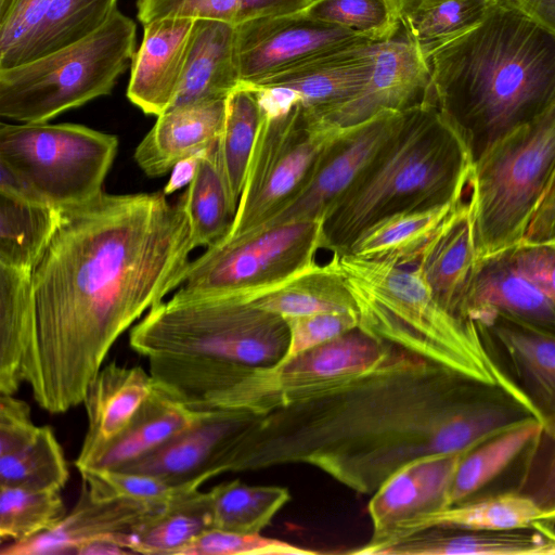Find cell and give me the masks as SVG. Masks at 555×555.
<instances>
[{
    "label": "cell",
    "instance_id": "32",
    "mask_svg": "<svg viewBox=\"0 0 555 555\" xmlns=\"http://www.w3.org/2000/svg\"><path fill=\"white\" fill-rule=\"evenodd\" d=\"M251 302L283 319L323 312L357 313L354 300L333 256L327 263L315 264L281 287L251 298Z\"/></svg>",
    "mask_w": 555,
    "mask_h": 555
},
{
    "label": "cell",
    "instance_id": "9",
    "mask_svg": "<svg viewBox=\"0 0 555 555\" xmlns=\"http://www.w3.org/2000/svg\"><path fill=\"white\" fill-rule=\"evenodd\" d=\"M393 347L354 328L285 362L223 365L195 411L229 410L261 417L327 382L374 369Z\"/></svg>",
    "mask_w": 555,
    "mask_h": 555
},
{
    "label": "cell",
    "instance_id": "30",
    "mask_svg": "<svg viewBox=\"0 0 555 555\" xmlns=\"http://www.w3.org/2000/svg\"><path fill=\"white\" fill-rule=\"evenodd\" d=\"M212 529L210 492L199 489L175 499L127 534L131 554L178 555L204 531Z\"/></svg>",
    "mask_w": 555,
    "mask_h": 555
},
{
    "label": "cell",
    "instance_id": "39",
    "mask_svg": "<svg viewBox=\"0 0 555 555\" xmlns=\"http://www.w3.org/2000/svg\"><path fill=\"white\" fill-rule=\"evenodd\" d=\"M117 0H50L24 63L73 44L100 28Z\"/></svg>",
    "mask_w": 555,
    "mask_h": 555
},
{
    "label": "cell",
    "instance_id": "22",
    "mask_svg": "<svg viewBox=\"0 0 555 555\" xmlns=\"http://www.w3.org/2000/svg\"><path fill=\"white\" fill-rule=\"evenodd\" d=\"M162 509L129 500L98 501L81 485L75 506L54 528L28 540L9 542L0 554H75L82 543L93 538L134 531Z\"/></svg>",
    "mask_w": 555,
    "mask_h": 555
},
{
    "label": "cell",
    "instance_id": "23",
    "mask_svg": "<svg viewBox=\"0 0 555 555\" xmlns=\"http://www.w3.org/2000/svg\"><path fill=\"white\" fill-rule=\"evenodd\" d=\"M495 311L555 335V304L515 267L511 251L479 259L468 298L473 319Z\"/></svg>",
    "mask_w": 555,
    "mask_h": 555
},
{
    "label": "cell",
    "instance_id": "8",
    "mask_svg": "<svg viewBox=\"0 0 555 555\" xmlns=\"http://www.w3.org/2000/svg\"><path fill=\"white\" fill-rule=\"evenodd\" d=\"M118 139L77 124L0 125V165L27 195L59 209L100 195Z\"/></svg>",
    "mask_w": 555,
    "mask_h": 555
},
{
    "label": "cell",
    "instance_id": "29",
    "mask_svg": "<svg viewBox=\"0 0 555 555\" xmlns=\"http://www.w3.org/2000/svg\"><path fill=\"white\" fill-rule=\"evenodd\" d=\"M60 219L59 208L0 193V264L33 271Z\"/></svg>",
    "mask_w": 555,
    "mask_h": 555
},
{
    "label": "cell",
    "instance_id": "51",
    "mask_svg": "<svg viewBox=\"0 0 555 555\" xmlns=\"http://www.w3.org/2000/svg\"><path fill=\"white\" fill-rule=\"evenodd\" d=\"M525 12L555 34V0H514Z\"/></svg>",
    "mask_w": 555,
    "mask_h": 555
},
{
    "label": "cell",
    "instance_id": "12",
    "mask_svg": "<svg viewBox=\"0 0 555 555\" xmlns=\"http://www.w3.org/2000/svg\"><path fill=\"white\" fill-rule=\"evenodd\" d=\"M371 41L301 12L256 18L235 26L240 81L255 87L319 57Z\"/></svg>",
    "mask_w": 555,
    "mask_h": 555
},
{
    "label": "cell",
    "instance_id": "46",
    "mask_svg": "<svg viewBox=\"0 0 555 555\" xmlns=\"http://www.w3.org/2000/svg\"><path fill=\"white\" fill-rule=\"evenodd\" d=\"M318 551L262 535L208 529L186 544L178 555H313Z\"/></svg>",
    "mask_w": 555,
    "mask_h": 555
},
{
    "label": "cell",
    "instance_id": "19",
    "mask_svg": "<svg viewBox=\"0 0 555 555\" xmlns=\"http://www.w3.org/2000/svg\"><path fill=\"white\" fill-rule=\"evenodd\" d=\"M376 42L319 57L255 88L289 90L309 114L321 117L350 102L366 87L374 69Z\"/></svg>",
    "mask_w": 555,
    "mask_h": 555
},
{
    "label": "cell",
    "instance_id": "41",
    "mask_svg": "<svg viewBox=\"0 0 555 555\" xmlns=\"http://www.w3.org/2000/svg\"><path fill=\"white\" fill-rule=\"evenodd\" d=\"M78 472L81 485L94 500H129L156 509L166 507L184 493L201 489L207 482L199 478L176 485L158 476L112 468H85Z\"/></svg>",
    "mask_w": 555,
    "mask_h": 555
},
{
    "label": "cell",
    "instance_id": "4",
    "mask_svg": "<svg viewBox=\"0 0 555 555\" xmlns=\"http://www.w3.org/2000/svg\"><path fill=\"white\" fill-rule=\"evenodd\" d=\"M469 149L431 103L408 109L362 176L324 219L326 249L344 251L391 215L453 204L469 189Z\"/></svg>",
    "mask_w": 555,
    "mask_h": 555
},
{
    "label": "cell",
    "instance_id": "36",
    "mask_svg": "<svg viewBox=\"0 0 555 555\" xmlns=\"http://www.w3.org/2000/svg\"><path fill=\"white\" fill-rule=\"evenodd\" d=\"M214 529L261 532L291 500L287 488L253 486L240 479L219 483L209 490Z\"/></svg>",
    "mask_w": 555,
    "mask_h": 555
},
{
    "label": "cell",
    "instance_id": "35",
    "mask_svg": "<svg viewBox=\"0 0 555 555\" xmlns=\"http://www.w3.org/2000/svg\"><path fill=\"white\" fill-rule=\"evenodd\" d=\"M541 427L533 417L472 448L462 457L449 495V506L474 496L524 453Z\"/></svg>",
    "mask_w": 555,
    "mask_h": 555
},
{
    "label": "cell",
    "instance_id": "43",
    "mask_svg": "<svg viewBox=\"0 0 555 555\" xmlns=\"http://www.w3.org/2000/svg\"><path fill=\"white\" fill-rule=\"evenodd\" d=\"M300 12L377 42L401 25L396 0H312Z\"/></svg>",
    "mask_w": 555,
    "mask_h": 555
},
{
    "label": "cell",
    "instance_id": "31",
    "mask_svg": "<svg viewBox=\"0 0 555 555\" xmlns=\"http://www.w3.org/2000/svg\"><path fill=\"white\" fill-rule=\"evenodd\" d=\"M216 146L202 154L196 173L182 194L193 249L210 247L223 240L236 212Z\"/></svg>",
    "mask_w": 555,
    "mask_h": 555
},
{
    "label": "cell",
    "instance_id": "37",
    "mask_svg": "<svg viewBox=\"0 0 555 555\" xmlns=\"http://www.w3.org/2000/svg\"><path fill=\"white\" fill-rule=\"evenodd\" d=\"M500 0H426L400 16L424 55L480 25Z\"/></svg>",
    "mask_w": 555,
    "mask_h": 555
},
{
    "label": "cell",
    "instance_id": "6",
    "mask_svg": "<svg viewBox=\"0 0 555 555\" xmlns=\"http://www.w3.org/2000/svg\"><path fill=\"white\" fill-rule=\"evenodd\" d=\"M469 185L479 259L518 246L555 191V102L493 144Z\"/></svg>",
    "mask_w": 555,
    "mask_h": 555
},
{
    "label": "cell",
    "instance_id": "47",
    "mask_svg": "<svg viewBox=\"0 0 555 555\" xmlns=\"http://www.w3.org/2000/svg\"><path fill=\"white\" fill-rule=\"evenodd\" d=\"M288 346L278 362H285L314 347L358 328L356 312H323L284 319Z\"/></svg>",
    "mask_w": 555,
    "mask_h": 555
},
{
    "label": "cell",
    "instance_id": "11",
    "mask_svg": "<svg viewBox=\"0 0 555 555\" xmlns=\"http://www.w3.org/2000/svg\"><path fill=\"white\" fill-rule=\"evenodd\" d=\"M344 129L315 119L300 102L278 116L262 112L244 188L224 238L260 227L289 202Z\"/></svg>",
    "mask_w": 555,
    "mask_h": 555
},
{
    "label": "cell",
    "instance_id": "50",
    "mask_svg": "<svg viewBox=\"0 0 555 555\" xmlns=\"http://www.w3.org/2000/svg\"><path fill=\"white\" fill-rule=\"evenodd\" d=\"M203 153L188 157L175 165L170 171V178L163 191L166 195H170L191 183L196 173L197 166Z\"/></svg>",
    "mask_w": 555,
    "mask_h": 555
},
{
    "label": "cell",
    "instance_id": "5",
    "mask_svg": "<svg viewBox=\"0 0 555 555\" xmlns=\"http://www.w3.org/2000/svg\"><path fill=\"white\" fill-rule=\"evenodd\" d=\"M333 257L354 300L359 330L469 378L502 387L529 405L488 350L478 325L444 309L415 264L345 251Z\"/></svg>",
    "mask_w": 555,
    "mask_h": 555
},
{
    "label": "cell",
    "instance_id": "27",
    "mask_svg": "<svg viewBox=\"0 0 555 555\" xmlns=\"http://www.w3.org/2000/svg\"><path fill=\"white\" fill-rule=\"evenodd\" d=\"M539 526L540 512L537 506L513 489L478 499L472 496L414 517L395 528L371 555H378L385 547L430 528L512 530Z\"/></svg>",
    "mask_w": 555,
    "mask_h": 555
},
{
    "label": "cell",
    "instance_id": "42",
    "mask_svg": "<svg viewBox=\"0 0 555 555\" xmlns=\"http://www.w3.org/2000/svg\"><path fill=\"white\" fill-rule=\"evenodd\" d=\"M66 514L59 490L0 486L2 542H21L49 531Z\"/></svg>",
    "mask_w": 555,
    "mask_h": 555
},
{
    "label": "cell",
    "instance_id": "33",
    "mask_svg": "<svg viewBox=\"0 0 555 555\" xmlns=\"http://www.w3.org/2000/svg\"><path fill=\"white\" fill-rule=\"evenodd\" d=\"M261 118L262 108L256 88L241 85L229 94L216 152L236 209Z\"/></svg>",
    "mask_w": 555,
    "mask_h": 555
},
{
    "label": "cell",
    "instance_id": "2",
    "mask_svg": "<svg viewBox=\"0 0 555 555\" xmlns=\"http://www.w3.org/2000/svg\"><path fill=\"white\" fill-rule=\"evenodd\" d=\"M486 385L395 346L374 369L249 418L235 436L231 473L302 464L373 494L408 462L446 454L449 415Z\"/></svg>",
    "mask_w": 555,
    "mask_h": 555
},
{
    "label": "cell",
    "instance_id": "25",
    "mask_svg": "<svg viewBox=\"0 0 555 555\" xmlns=\"http://www.w3.org/2000/svg\"><path fill=\"white\" fill-rule=\"evenodd\" d=\"M378 555H555V534L541 526L512 530L430 528Z\"/></svg>",
    "mask_w": 555,
    "mask_h": 555
},
{
    "label": "cell",
    "instance_id": "44",
    "mask_svg": "<svg viewBox=\"0 0 555 555\" xmlns=\"http://www.w3.org/2000/svg\"><path fill=\"white\" fill-rule=\"evenodd\" d=\"M518 482L514 490L528 498L540 512V525L555 527V414L541 427L524 451Z\"/></svg>",
    "mask_w": 555,
    "mask_h": 555
},
{
    "label": "cell",
    "instance_id": "1",
    "mask_svg": "<svg viewBox=\"0 0 555 555\" xmlns=\"http://www.w3.org/2000/svg\"><path fill=\"white\" fill-rule=\"evenodd\" d=\"M193 250L182 195L107 194L61 209L31 271L35 317L15 392L53 414L82 403L117 339L179 284Z\"/></svg>",
    "mask_w": 555,
    "mask_h": 555
},
{
    "label": "cell",
    "instance_id": "45",
    "mask_svg": "<svg viewBox=\"0 0 555 555\" xmlns=\"http://www.w3.org/2000/svg\"><path fill=\"white\" fill-rule=\"evenodd\" d=\"M50 0H0V70L23 64Z\"/></svg>",
    "mask_w": 555,
    "mask_h": 555
},
{
    "label": "cell",
    "instance_id": "18",
    "mask_svg": "<svg viewBox=\"0 0 555 555\" xmlns=\"http://www.w3.org/2000/svg\"><path fill=\"white\" fill-rule=\"evenodd\" d=\"M195 20L163 17L143 24V39L135 52L127 98L144 114L168 109L178 91Z\"/></svg>",
    "mask_w": 555,
    "mask_h": 555
},
{
    "label": "cell",
    "instance_id": "14",
    "mask_svg": "<svg viewBox=\"0 0 555 555\" xmlns=\"http://www.w3.org/2000/svg\"><path fill=\"white\" fill-rule=\"evenodd\" d=\"M431 78L426 57L402 24L376 42L373 74L363 91L345 105L314 117L328 126L361 124L384 111L404 112L430 103Z\"/></svg>",
    "mask_w": 555,
    "mask_h": 555
},
{
    "label": "cell",
    "instance_id": "15",
    "mask_svg": "<svg viewBox=\"0 0 555 555\" xmlns=\"http://www.w3.org/2000/svg\"><path fill=\"white\" fill-rule=\"evenodd\" d=\"M473 321L503 371L542 422L555 414V335L506 314L485 311Z\"/></svg>",
    "mask_w": 555,
    "mask_h": 555
},
{
    "label": "cell",
    "instance_id": "17",
    "mask_svg": "<svg viewBox=\"0 0 555 555\" xmlns=\"http://www.w3.org/2000/svg\"><path fill=\"white\" fill-rule=\"evenodd\" d=\"M468 191L424 245L415 267L444 309L474 322L467 307L479 257Z\"/></svg>",
    "mask_w": 555,
    "mask_h": 555
},
{
    "label": "cell",
    "instance_id": "38",
    "mask_svg": "<svg viewBox=\"0 0 555 555\" xmlns=\"http://www.w3.org/2000/svg\"><path fill=\"white\" fill-rule=\"evenodd\" d=\"M312 0H138L142 24L163 17L215 20L233 26L284 14L300 12Z\"/></svg>",
    "mask_w": 555,
    "mask_h": 555
},
{
    "label": "cell",
    "instance_id": "3",
    "mask_svg": "<svg viewBox=\"0 0 555 555\" xmlns=\"http://www.w3.org/2000/svg\"><path fill=\"white\" fill-rule=\"evenodd\" d=\"M435 104L464 138L475 164L493 144L555 102V34L514 0L425 55Z\"/></svg>",
    "mask_w": 555,
    "mask_h": 555
},
{
    "label": "cell",
    "instance_id": "7",
    "mask_svg": "<svg viewBox=\"0 0 555 555\" xmlns=\"http://www.w3.org/2000/svg\"><path fill=\"white\" fill-rule=\"evenodd\" d=\"M134 22L116 9L86 38L28 63L0 70V115L46 122L108 95L135 54Z\"/></svg>",
    "mask_w": 555,
    "mask_h": 555
},
{
    "label": "cell",
    "instance_id": "21",
    "mask_svg": "<svg viewBox=\"0 0 555 555\" xmlns=\"http://www.w3.org/2000/svg\"><path fill=\"white\" fill-rule=\"evenodd\" d=\"M153 386L151 373L141 366L111 362L99 370L88 384L81 403L88 428L75 460L78 470L126 428Z\"/></svg>",
    "mask_w": 555,
    "mask_h": 555
},
{
    "label": "cell",
    "instance_id": "34",
    "mask_svg": "<svg viewBox=\"0 0 555 555\" xmlns=\"http://www.w3.org/2000/svg\"><path fill=\"white\" fill-rule=\"evenodd\" d=\"M35 317L31 271L0 264V395H14L15 371Z\"/></svg>",
    "mask_w": 555,
    "mask_h": 555
},
{
    "label": "cell",
    "instance_id": "20",
    "mask_svg": "<svg viewBox=\"0 0 555 555\" xmlns=\"http://www.w3.org/2000/svg\"><path fill=\"white\" fill-rule=\"evenodd\" d=\"M227 99L171 106L157 116L134 151L149 177H160L188 157L215 146L222 132Z\"/></svg>",
    "mask_w": 555,
    "mask_h": 555
},
{
    "label": "cell",
    "instance_id": "52",
    "mask_svg": "<svg viewBox=\"0 0 555 555\" xmlns=\"http://www.w3.org/2000/svg\"><path fill=\"white\" fill-rule=\"evenodd\" d=\"M426 0H396L400 16L412 11Z\"/></svg>",
    "mask_w": 555,
    "mask_h": 555
},
{
    "label": "cell",
    "instance_id": "16",
    "mask_svg": "<svg viewBox=\"0 0 555 555\" xmlns=\"http://www.w3.org/2000/svg\"><path fill=\"white\" fill-rule=\"evenodd\" d=\"M466 452L420 456L391 474L367 504L370 541L349 553L371 555L399 525L448 507L453 478Z\"/></svg>",
    "mask_w": 555,
    "mask_h": 555
},
{
    "label": "cell",
    "instance_id": "49",
    "mask_svg": "<svg viewBox=\"0 0 555 555\" xmlns=\"http://www.w3.org/2000/svg\"><path fill=\"white\" fill-rule=\"evenodd\" d=\"M509 251L517 270L555 304V245H521Z\"/></svg>",
    "mask_w": 555,
    "mask_h": 555
},
{
    "label": "cell",
    "instance_id": "10",
    "mask_svg": "<svg viewBox=\"0 0 555 555\" xmlns=\"http://www.w3.org/2000/svg\"><path fill=\"white\" fill-rule=\"evenodd\" d=\"M326 248L324 220L284 223L223 238L186 266L176 296L260 297L315 264Z\"/></svg>",
    "mask_w": 555,
    "mask_h": 555
},
{
    "label": "cell",
    "instance_id": "28",
    "mask_svg": "<svg viewBox=\"0 0 555 555\" xmlns=\"http://www.w3.org/2000/svg\"><path fill=\"white\" fill-rule=\"evenodd\" d=\"M457 202L391 215L367 228L344 251L365 259L415 264L424 245Z\"/></svg>",
    "mask_w": 555,
    "mask_h": 555
},
{
    "label": "cell",
    "instance_id": "48",
    "mask_svg": "<svg viewBox=\"0 0 555 555\" xmlns=\"http://www.w3.org/2000/svg\"><path fill=\"white\" fill-rule=\"evenodd\" d=\"M38 428L25 401L16 399L14 395H0V455L25 446Z\"/></svg>",
    "mask_w": 555,
    "mask_h": 555
},
{
    "label": "cell",
    "instance_id": "40",
    "mask_svg": "<svg viewBox=\"0 0 555 555\" xmlns=\"http://www.w3.org/2000/svg\"><path fill=\"white\" fill-rule=\"evenodd\" d=\"M69 478L62 447L49 426L14 452L0 455V486L61 491Z\"/></svg>",
    "mask_w": 555,
    "mask_h": 555
},
{
    "label": "cell",
    "instance_id": "13",
    "mask_svg": "<svg viewBox=\"0 0 555 555\" xmlns=\"http://www.w3.org/2000/svg\"><path fill=\"white\" fill-rule=\"evenodd\" d=\"M404 112L384 111L361 124L345 127L321 156L304 188L254 230L324 220L398 129Z\"/></svg>",
    "mask_w": 555,
    "mask_h": 555
},
{
    "label": "cell",
    "instance_id": "26",
    "mask_svg": "<svg viewBox=\"0 0 555 555\" xmlns=\"http://www.w3.org/2000/svg\"><path fill=\"white\" fill-rule=\"evenodd\" d=\"M197 414L154 380L151 393L130 423L85 468L121 469L165 444L192 424Z\"/></svg>",
    "mask_w": 555,
    "mask_h": 555
},
{
    "label": "cell",
    "instance_id": "24",
    "mask_svg": "<svg viewBox=\"0 0 555 555\" xmlns=\"http://www.w3.org/2000/svg\"><path fill=\"white\" fill-rule=\"evenodd\" d=\"M240 86L235 26L215 20H195L171 106L225 99Z\"/></svg>",
    "mask_w": 555,
    "mask_h": 555
}]
</instances>
